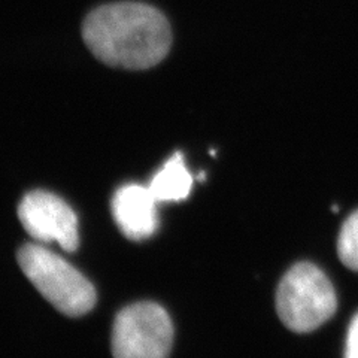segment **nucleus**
I'll return each mask as SVG.
<instances>
[{
    "label": "nucleus",
    "mask_w": 358,
    "mask_h": 358,
    "mask_svg": "<svg viewBox=\"0 0 358 358\" xmlns=\"http://www.w3.org/2000/svg\"><path fill=\"white\" fill-rule=\"evenodd\" d=\"M172 343V320L160 305L139 301L118 312L112 329L114 358H167Z\"/></svg>",
    "instance_id": "4"
},
{
    "label": "nucleus",
    "mask_w": 358,
    "mask_h": 358,
    "mask_svg": "<svg viewBox=\"0 0 358 358\" xmlns=\"http://www.w3.org/2000/svg\"><path fill=\"white\" fill-rule=\"evenodd\" d=\"M338 299L330 279L312 263L293 266L276 293L278 315L285 327L297 333L318 329L333 317Z\"/></svg>",
    "instance_id": "3"
},
{
    "label": "nucleus",
    "mask_w": 358,
    "mask_h": 358,
    "mask_svg": "<svg viewBox=\"0 0 358 358\" xmlns=\"http://www.w3.org/2000/svg\"><path fill=\"white\" fill-rule=\"evenodd\" d=\"M83 39L102 63L142 71L159 64L169 54L172 30L154 6L117 2L99 6L85 17Z\"/></svg>",
    "instance_id": "1"
},
{
    "label": "nucleus",
    "mask_w": 358,
    "mask_h": 358,
    "mask_svg": "<svg viewBox=\"0 0 358 358\" xmlns=\"http://www.w3.org/2000/svg\"><path fill=\"white\" fill-rule=\"evenodd\" d=\"M18 264L39 293L66 315L81 317L94 308L93 284L60 255L27 243L18 251Z\"/></svg>",
    "instance_id": "2"
},
{
    "label": "nucleus",
    "mask_w": 358,
    "mask_h": 358,
    "mask_svg": "<svg viewBox=\"0 0 358 358\" xmlns=\"http://www.w3.org/2000/svg\"><path fill=\"white\" fill-rule=\"evenodd\" d=\"M157 205L150 187L129 184L117 189L110 208L121 233L131 241H143L159 229Z\"/></svg>",
    "instance_id": "6"
},
{
    "label": "nucleus",
    "mask_w": 358,
    "mask_h": 358,
    "mask_svg": "<svg viewBox=\"0 0 358 358\" xmlns=\"http://www.w3.org/2000/svg\"><path fill=\"white\" fill-rule=\"evenodd\" d=\"M154 197L162 201H181L188 197L193 187V176L188 172L184 155L173 154L150 182Z\"/></svg>",
    "instance_id": "7"
},
{
    "label": "nucleus",
    "mask_w": 358,
    "mask_h": 358,
    "mask_svg": "<svg viewBox=\"0 0 358 358\" xmlns=\"http://www.w3.org/2000/svg\"><path fill=\"white\" fill-rule=\"evenodd\" d=\"M18 218L30 236L41 242H55L64 251H75L80 245L75 212L52 193H29L18 206Z\"/></svg>",
    "instance_id": "5"
},
{
    "label": "nucleus",
    "mask_w": 358,
    "mask_h": 358,
    "mask_svg": "<svg viewBox=\"0 0 358 358\" xmlns=\"http://www.w3.org/2000/svg\"><path fill=\"white\" fill-rule=\"evenodd\" d=\"M345 358H358V313L351 321L345 343Z\"/></svg>",
    "instance_id": "9"
},
{
    "label": "nucleus",
    "mask_w": 358,
    "mask_h": 358,
    "mask_svg": "<svg viewBox=\"0 0 358 358\" xmlns=\"http://www.w3.org/2000/svg\"><path fill=\"white\" fill-rule=\"evenodd\" d=\"M338 252L346 267L358 271V209L343 222L338 239Z\"/></svg>",
    "instance_id": "8"
}]
</instances>
